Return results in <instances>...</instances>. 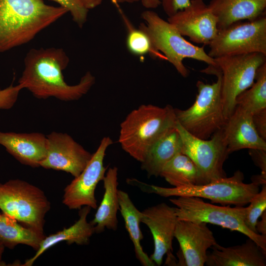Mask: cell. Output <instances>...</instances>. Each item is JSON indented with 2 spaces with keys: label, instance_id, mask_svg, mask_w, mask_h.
Returning a JSON list of instances; mask_svg holds the SVG:
<instances>
[{
  "label": "cell",
  "instance_id": "obj_1",
  "mask_svg": "<svg viewBox=\"0 0 266 266\" xmlns=\"http://www.w3.org/2000/svg\"><path fill=\"white\" fill-rule=\"evenodd\" d=\"M69 62V57L62 48L31 49L24 58L18 84L38 99L53 97L64 101L78 100L89 91L96 78L87 71L78 84H67L63 71Z\"/></svg>",
  "mask_w": 266,
  "mask_h": 266
},
{
  "label": "cell",
  "instance_id": "obj_2",
  "mask_svg": "<svg viewBox=\"0 0 266 266\" xmlns=\"http://www.w3.org/2000/svg\"><path fill=\"white\" fill-rule=\"evenodd\" d=\"M67 12L43 0H0V53L29 43Z\"/></svg>",
  "mask_w": 266,
  "mask_h": 266
},
{
  "label": "cell",
  "instance_id": "obj_3",
  "mask_svg": "<svg viewBox=\"0 0 266 266\" xmlns=\"http://www.w3.org/2000/svg\"><path fill=\"white\" fill-rule=\"evenodd\" d=\"M174 108L142 104L133 110L120 125L118 142L132 157L141 163L151 147L174 128Z\"/></svg>",
  "mask_w": 266,
  "mask_h": 266
},
{
  "label": "cell",
  "instance_id": "obj_4",
  "mask_svg": "<svg viewBox=\"0 0 266 266\" xmlns=\"http://www.w3.org/2000/svg\"><path fill=\"white\" fill-rule=\"evenodd\" d=\"M244 179L243 173L237 170L231 177L221 178L203 185L166 188L148 184L134 178L128 179L127 182L144 192L165 198L196 197L222 205L244 206L260 191L259 186L252 182L245 183Z\"/></svg>",
  "mask_w": 266,
  "mask_h": 266
},
{
  "label": "cell",
  "instance_id": "obj_5",
  "mask_svg": "<svg viewBox=\"0 0 266 266\" xmlns=\"http://www.w3.org/2000/svg\"><path fill=\"white\" fill-rule=\"evenodd\" d=\"M202 71L215 75L217 81L211 84L198 81V94L192 105L185 110H174L177 122L186 131L197 137L207 139L223 127L226 119L224 115L220 70L217 67L208 66Z\"/></svg>",
  "mask_w": 266,
  "mask_h": 266
},
{
  "label": "cell",
  "instance_id": "obj_6",
  "mask_svg": "<svg viewBox=\"0 0 266 266\" xmlns=\"http://www.w3.org/2000/svg\"><path fill=\"white\" fill-rule=\"evenodd\" d=\"M141 16L144 23L139 28L148 35L155 52L158 55L159 52L163 53L165 59L182 77L186 78L190 73L183 62L186 58L216 66L215 59L206 53L204 45L198 46L186 40L172 25L156 12L147 10Z\"/></svg>",
  "mask_w": 266,
  "mask_h": 266
},
{
  "label": "cell",
  "instance_id": "obj_7",
  "mask_svg": "<svg viewBox=\"0 0 266 266\" xmlns=\"http://www.w3.org/2000/svg\"><path fill=\"white\" fill-rule=\"evenodd\" d=\"M169 201L176 206L178 220L210 223L237 231L252 239L266 252V236L251 231L244 224L246 207L216 205L196 197H178Z\"/></svg>",
  "mask_w": 266,
  "mask_h": 266
},
{
  "label": "cell",
  "instance_id": "obj_8",
  "mask_svg": "<svg viewBox=\"0 0 266 266\" xmlns=\"http://www.w3.org/2000/svg\"><path fill=\"white\" fill-rule=\"evenodd\" d=\"M51 204L44 192L20 179L0 183V209L29 228L43 233Z\"/></svg>",
  "mask_w": 266,
  "mask_h": 266
},
{
  "label": "cell",
  "instance_id": "obj_9",
  "mask_svg": "<svg viewBox=\"0 0 266 266\" xmlns=\"http://www.w3.org/2000/svg\"><path fill=\"white\" fill-rule=\"evenodd\" d=\"M212 58L259 53L266 55V13L251 21H239L219 30L208 45Z\"/></svg>",
  "mask_w": 266,
  "mask_h": 266
},
{
  "label": "cell",
  "instance_id": "obj_10",
  "mask_svg": "<svg viewBox=\"0 0 266 266\" xmlns=\"http://www.w3.org/2000/svg\"><path fill=\"white\" fill-rule=\"evenodd\" d=\"M214 59L221 73L222 99L227 120L235 108L236 97L254 82L258 69L266 62V55L253 53Z\"/></svg>",
  "mask_w": 266,
  "mask_h": 266
},
{
  "label": "cell",
  "instance_id": "obj_11",
  "mask_svg": "<svg viewBox=\"0 0 266 266\" xmlns=\"http://www.w3.org/2000/svg\"><path fill=\"white\" fill-rule=\"evenodd\" d=\"M175 127L182 141L181 153L195 164L202 175L203 184L227 176L223 165L229 154L222 128L210 138L203 139L190 133L177 122Z\"/></svg>",
  "mask_w": 266,
  "mask_h": 266
},
{
  "label": "cell",
  "instance_id": "obj_12",
  "mask_svg": "<svg viewBox=\"0 0 266 266\" xmlns=\"http://www.w3.org/2000/svg\"><path fill=\"white\" fill-rule=\"evenodd\" d=\"M112 144L110 137H103L83 170L65 188L63 203L69 209L79 210L84 206L97 208L95 190L104 178L106 168L103 161L107 148Z\"/></svg>",
  "mask_w": 266,
  "mask_h": 266
},
{
  "label": "cell",
  "instance_id": "obj_13",
  "mask_svg": "<svg viewBox=\"0 0 266 266\" xmlns=\"http://www.w3.org/2000/svg\"><path fill=\"white\" fill-rule=\"evenodd\" d=\"M47 154L40 163L46 169L64 171L78 176L91 160L92 154L66 133L52 132L46 135Z\"/></svg>",
  "mask_w": 266,
  "mask_h": 266
},
{
  "label": "cell",
  "instance_id": "obj_14",
  "mask_svg": "<svg viewBox=\"0 0 266 266\" xmlns=\"http://www.w3.org/2000/svg\"><path fill=\"white\" fill-rule=\"evenodd\" d=\"M182 36L193 42L208 45L216 36L217 21L203 0H191L190 4L167 18Z\"/></svg>",
  "mask_w": 266,
  "mask_h": 266
},
{
  "label": "cell",
  "instance_id": "obj_15",
  "mask_svg": "<svg viewBox=\"0 0 266 266\" xmlns=\"http://www.w3.org/2000/svg\"><path fill=\"white\" fill-rule=\"evenodd\" d=\"M178 220L175 207L165 202L149 207L141 211V223L149 229L153 238L154 250L150 259L161 266L164 255H171L172 240Z\"/></svg>",
  "mask_w": 266,
  "mask_h": 266
},
{
  "label": "cell",
  "instance_id": "obj_16",
  "mask_svg": "<svg viewBox=\"0 0 266 266\" xmlns=\"http://www.w3.org/2000/svg\"><path fill=\"white\" fill-rule=\"evenodd\" d=\"M174 237L179 242L185 266H203L207 250L217 243L213 232L204 222L178 220Z\"/></svg>",
  "mask_w": 266,
  "mask_h": 266
},
{
  "label": "cell",
  "instance_id": "obj_17",
  "mask_svg": "<svg viewBox=\"0 0 266 266\" xmlns=\"http://www.w3.org/2000/svg\"><path fill=\"white\" fill-rule=\"evenodd\" d=\"M222 129L229 154L243 149L266 150V141L257 133L252 114L238 106Z\"/></svg>",
  "mask_w": 266,
  "mask_h": 266
},
{
  "label": "cell",
  "instance_id": "obj_18",
  "mask_svg": "<svg viewBox=\"0 0 266 266\" xmlns=\"http://www.w3.org/2000/svg\"><path fill=\"white\" fill-rule=\"evenodd\" d=\"M0 145L20 163L33 167L40 166L47 154L46 135L40 133L0 131Z\"/></svg>",
  "mask_w": 266,
  "mask_h": 266
},
{
  "label": "cell",
  "instance_id": "obj_19",
  "mask_svg": "<svg viewBox=\"0 0 266 266\" xmlns=\"http://www.w3.org/2000/svg\"><path fill=\"white\" fill-rule=\"evenodd\" d=\"M211 248L207 266H266V252L250 238L241 245L226 247L217 243Z\"/></svg>",
  "mask_w": 266,
  "mask_h": 266
},
{
  "label": "cell",
  "instance_id": "obj_20",
  "mask_svg": "<svg viewBox=\"0 0 266 266\" xmlns=\"http://www.w3.org/2000/svg\"><path fill=\"white\" fill-rule=\"evenodd\" d=\"M207 6L217 19L219 31L259 17L266 13V0H211Z\"/></svg>",
  "mask_w": 266,
  "mask_h": 266
},
{
  "label": "cell",
  "instance_id": "obj_21",
  "mask_svg": "<svg viewBox=\"0 0 266 266\" xmlns=\"http://www.w3.org/2000/svg\"><path fill=\"white\" fill-rule=\"evenodd\" d=\"M118 168L109 167L103 180L104 192L94 218L90 223L94 226L95 233H102L105 229L116 231L118 228Z\"/></svg>",
  "mask_w": 266,
  "mask_h": 266
},
{
  "label": "cell",
  "instance_id": "obj_22",
  "mask_svg": "<svg viewBox=\"0 0 266 266\" xmlns=\"http://www.w3.org/2000/svg\"><path fill=\"white\" fill-rule=\"evenodd\" d=\"M91 208L88 206H83L79 209V219L68 228L45 236L41 241L38 249L31 258L27 260L22 266H31L35 260L45 251L56 244L65 241L70 245H87L90 238L95 233L94 226L87 221V216Z\"/></svg>",
  "mask_w": 266,
  "mask_h": 266
},
{
  "label": "cell",
  "instance_id": "obj_23",
  "mask_svg": "<svg viewBox=\"0 0 266 266\" xmlns=\"http://www.w3.org/2000/svg\"><path fill=\"white\" fill-rule=\"evenodd\" d=\"M182 141L175 127L156 142L141 163V168L148 177L160 176L164 166L177 154L181 153Z\"/></svg>",
  "mask_w": 266,
  "mask_h": 266
},
{
  "label": "cell",
  "instance_id": "obj_24",
  "mask_svg": "<svg viewBox=\"0 0 266 266\" xmlns=\"http://www.w3.org/2000/svg\"><path fill=\"white\" fill-rule=\"evenodd\" d=\"M119 211L124 220L125 228L132 241L136 259L143 266H154L156 264L143 250L141 241L143 235L139 224L141 211L134 205L127 193L118 190Z\"/></svg>",
  "mask_w": 266,
  "mask_h": 266
},
{
  "label": "cell",
  "instance_id": "obj_25",
  "mask_svg": "<svg viewBox=\"0 0 266 266\" xmlns=\"http://www.w3.org/2000/svg\"><path fill=\"white\" fill-rule=\"evenodd\" d=\"M45 236L43 233L21 225L11 216L0 213V241L5 247L13 249L24 244L37 251Z\"/></svg>",
  "mask_w": 266,
  "mask_h": 266
},
{
  "label": "cell",
  "instance_id": "obj_26",
  "mask_svg": "<svg viewBox=\"0 0 266 266\" xmlns=\"http://www.w3.org/2000/svg\"><path fill=\"white\" fill-rule=\"evenodd\" d=\"M160 176L173 187L203 184L198 167L188 156L181 153L175 155L164 166Z\"/></svg>",
  "mask_w": 266,
  "mask_h": 266
},
{
  "label": "cell",
  "instance_id": "obj_27",
  "mask_svg": "<svg viewBox=\"0 0 266 266\" xmlns=\"http://www.w3.org/2000/svg\"><path fill=\"white\" fill-rule=\"evenodd\" d=\"M255 81L235 99L236 106L252 115L266 109V62L258 69Z\"/></svg>",
  "mask_w": 266,
  "mask_h": 266
},
{
  "label": "cell",
  "instance_id": "obj_28",
  "mask_svg": "<svg viewBox=\"0 0 266 266\" xmlns=\"http://www.w3.org/2000/svg\"><path fill=\"white\" fill-rule=\"evenodd\" d=\"M112 2L120 13L128 29L126 39L127 47L130 53L137 56H142L149 53L153 55H159L154 50L148 35L139 28L136 29L132 26L119 6V3Z\"/></svg>",
  "mask_w": 266,
  "mask_h": 266
},
{
  "label": "cell",
  "instance_id": "obj_29",
  "mask_svg": "<svg viewBox=\"0 0 266 266\" xmlns=\"http://www.w3.org/2000/svg\"><path fill=\"white\" fill-rule=\"evenodd\" d=\"M247 208L244 224L251 231L258 233L256 226L258 219L266 210V185L251 200Z\"/></svg>",
  "mask_w": 266,
  "mask_h": 266
},
{
  "label": "cell",
  "instance_id": "obj_30",
  "mask_svg": "<svg viewBox=\"0 0 266 266\" xmlns=\"http://www.w3.org/2000/svg\"><path fill=\"white\" fill-rule=\"evenodd\" d=\"M58 3L60 6L66 8L69 12L73 21L77 26L82 28L87 20L88 10L80 0H52Z\"/></svg>",
  "mask_w": 266,
  "mask_h": 266
},
{
  "label": "cell",
  "instance_id": "obj_31",
  "mask_svg": "<svg viewBox=\"0 0 266 266\" xmlns=\"http://www.w3.org/2000/svg\"><path fill=\"white\" fill-rule=\"evenodd\" d=\"M22 87L17 84L10 86L3 89H0V110L11 109L16 102Z\"/></svg>",
  "mask_w": 266,
  "mask_h": 266
},
{
  "label": "cell",
  "instance_id": "obj_32",
  "mask_svg": "<svg viewBox=\"0 0 266 266\" xmlns=\"http://www.w3.org/2000/svg\"><path fill=\"white\" fill-rule=\"evenodd\" d=\"M163 10L168 17L187 7L191 0H159Z\"/></svg>",
  "mask_w": 266,
  "mask_h": 266
},
{
  "label": "cell",
  "instance_id": "obj_33",
  "mask_svg": "<svg viewBox=\"0 0 266 266\" xmlns=\"http://www.w3.org/2000/svg\"><path fill=\"white\" fill-rule=\"evenodd\" d=\"M254 125L259 135L266 141V109L252 115Z\"/></svg>",
  "mask_w": 266,
  "mask_h": 266
},
{
  "label": "cell",
  "instance_id": "obj_34",
  "mask_svg": "<svg viewBox=\"0 0 266 266\" xmlns=\"http://www.w3.org/2000/svg\"><path fill=\"white\" fill-rule=\"evenodd\" d=\"M249 154L255 165L261 169V173H266V150L249 149Z\"/></svg>",
  "mask_w": 266,
  "mask_h": 266
},
{
  "label": "cell",
  "instance_id": "obj_35",
  "mask_svg": "<svg viewBox=\"0 0 266 266\" xmlns=\"http://www.w3.org/2000/svg\"><path fill=\"white\" fill-rule=\"evenodd\" d=\"M260 217V221H258L256 224V230L258 233L266 236V210Z\"/></svg>",
  "mask_w": 266,
  "mask_h": 266
},
{
  "label": "cell",
  "instance_id": "obj_36",
  "mask_svg": "<svg viewBox=\"0 0 266 266\" xmlns=\"http://www.w3.org/2000/svg\"><path fill=\"white\" fill-rule=\"evenodd\" d=\"M84 6L88 9H92L99 6L102 0H80Z\"/></svg>",
  "mask_w": 266,
  "mask_h": 266
},
{
  "label": "cell",
  "instance_id": "obj_37",
  "mask_svg": "<svg viewBox=\"0 0 266 266\" xmlns=\"http://www.w3.org/2000/svg\"><path fill=\"white\" fill-rule=\"evenodd\" d=\"M141 2L147 9L156 8L161 5L159 0H141Z\"/></svg>",
  "mask_w": 266,
  "mask_h": 266
},
{
  "label": "cell",
  "instance_id": "obj_38",
  "mask_svg": "<svg viewBox=\"0 0 266 266\" xmlns=\"http://www.w3.org/2000/svg\"><path fill=\"white\" fill-rule=\"evenodd\" d=\"M252 182L258 186L266 185V173H261L260 174L253 176Z\"/></svg>",
  "mask_w": 266,
  "mask_h": 266
},
{
  "label": "cell",
  "instance_id": "obj_39",
  "mask_svg": "<svg viewBox=\"0 0 266 266\" xmlns=\"http://www.w3.org/2000/svg\"><path fill=\"white\" fill-rule=\"evenodd\" d=\"M5 246L0 241V266H6V264L2 261V257L4 250Z\"/></svg>",
  "mask_w": 266,
  "mask_h": 266
},
{
  "label": "cell",
  "instance_id": "obj_40",
  "mask_svg": "<svg viewBox=\"0 0 266 266\" xmlns=\"http://www.w3.org/2000/svg\"><path fill=\"white\" fill-rule=\"evenodd\" d=\"M112 1H115L116 2L118 3H134L138 1H141V0H111Z\"/></svg>",
  "mask_w": 266,
  "mask_h": 266
}]
</instances>
